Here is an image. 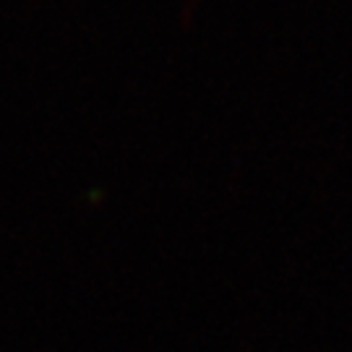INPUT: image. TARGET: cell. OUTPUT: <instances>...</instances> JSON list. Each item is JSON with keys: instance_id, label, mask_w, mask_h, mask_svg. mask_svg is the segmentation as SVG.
<instances>
[]
</instances>
